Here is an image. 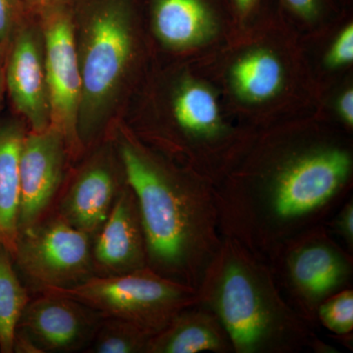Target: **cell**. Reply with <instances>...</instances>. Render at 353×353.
Returning <instances> with one entry per match:
<instances>
[{
  "label": "cell",
  "mask_w": 353,
  "mask_h": 353,
  "mask_svg": "<svg viewBox=\"0 0 353 353\" xmlns=\"http://www.w3.org/2000/svg\"><path fill=\"white\" fill-rule=\"evenodd\" d=\"M23 0H0V46L8 48L16 31L24 22Z\"/></svg>",
  "instance_id": "obj_23"
},
{
  "label": "cell",
  "mask_w": 353,
  "mask_h": 353,
  "mask_svg": "<svg viewBox=\"0 0 353 353\" xmlns=\"http://www.w3.org/2000/svg\"><path fill=\"white\" fill-rule=\"evenodd\" d=\"M236 9L241 14L250 12V9L254 6L256 0H234Z\"/></svg>",
  "instance_id": "obj_30"
},
{
  "label": "cell",
  "mask_w": 353,
  "mask_h": 353,
  "mask_svg": "<svg viewBox=\"0 0 353 353\" xmlns=\"http://www.w3.org/2000/svg\"><path fill=\"white\" fill-rule=\"evenodd\" d=\"M285 4L304 19L312 20L319 12L320 0H284Z\"/></svg>",
  "instance_id": "obj_25"
},
{
  "label": "cell",
  "mask_w": 353,
  "mask_h": 353,
  "mask_svg": "<svg viewBox=\"0 0 353 353\" xmlns=\"http://www.w3.org/2000/svg\"><path fill=\"white\" fill-rule=\"evenodd\" d=\"M323 226L348 252L353 254V199L347 201L336 209Z\"/></svg>",
  "instance_id": "obj_22"
},
{
  "label": "cell",
  "mask_w": 353,
  "mask_h": 353,
  "mask_svg": "<svg viewBox=\"0 0 353 353\" xmlns=\"http://www.w3.org/2000/svg\"><path fill=\"white\" fill-rule=\"evenodd\" d=\"M41 37L44 69L50 105V126L63 134L70 152L81 150L78 116L82 76L77 48L76 27L64 6L43 11Z\"/></svg>",
  "instance_id": "obj_8"
},
{
  "label": "cell",
  "mask_w": 353,
  "mask_h": 353,
  "mask_svg": "<svg viewBox=\"0 0 353 353\" xmlns=\"http://www.w3.org/2000/svg\"><path fill=\"white\" fill-rule=\"evenodd\" d=\"M130 0H90L76 34L82 76L78 116L80 145L99 136L112 108L134 52Z\"/></svg>",
  "instance_id": "obj_4"
},
{
  "label": "cell",
  "mask_w": 353,
  "mask_h": 353,
  "mask_svg": "<svg viewBox=\"0 0 353 353\" xmlns=\"http://www.w3.org/2000/svg\"><path fill=\"white\" fill-rule=\"evenodd\" d=\"M26 134L19 121H0V243L12 255L19 234V162Z\"/></svg>",
  "instance_id": "obj_17"
},
{
  "label": "cell",
  "mask_w": 353,
  "mask_h": 353,
  "mask_svg": "<svg viewBox=\"0 0 353 353\" xmlns=\"http://www.w3.org/2000/svg\"><path fill=\"white\" fill-rule=\"evenodd\" d=\"M339 112L341 119L347 125L352 127L353 125V90H347L343 92L339 99Z\"/></svg>",
  "instance_id": "obj_27"
},
{
  "label": "cell",
  "mask_w": 353,
  "mask_h": 353,
  "mask_svg": "<svg viewBox=\"0 0 353 353\" xmlns=\"http://www.w3.org/2000/svg\"><path fill=\"white\" fill-rule=\"evenodd\" d=\"M282 64L273 53L253 51L241 58L232 70V81L241 99L250 102L268 101L282 88Z\"/></svg>",
  "instance_id": "obj_18"
},
{
  "label": "cell",
  "mask_w": 353,
  "mask_h": 353,
  "mask_svg": "<svg viewBox=\"0 0 353 353\" xmlns=\"http://www.w3.org/2000/svg\"><path fill=\"white\" fill-rule=\"evenodd\" d=\"M115 145L138 201L148 268L197 290L223 240L213 183L165 163L126 134Z\"/></svg>",
  "instance_id": "obj_2"
},
{
  "label": "cell",
  "mask_w": 353,
  "mask_h": 353,
  "mask_svg": "<svg viewBox=\"0 0 353 353\" xmlns=\"http://www.w3.org/2000/svg\"><path fill=\"white\" fill-rule=\"evenodd\" d=\"M95 276L110 277L148 266V250L137 197L128 185L92 238Z\"/></svg>",
  "instance_id": "obj_13"
},
{
  "label": "cell",
  "mask_w": 353,
  "mask_h": 353,
  "mask_svg": "<svg viewBox=\"0 0 353 353\" xmlns=\"http://www.w3.org/2000/svg\"><path fill=\"white\" fill-rule=\"evenodd\" d=\"M92 245L88 234L51 211L18 234L14 265L32 296L74 289L95 276Z\"/></svg>",
  "instance_id": "obj_7"
},
{
  "label": "cell",
  "mask_w": 353,
  "mask_h": 353,
  "mask_svg": "<svg viewBox=\"0 0 353 353\" xmlns=\"http://www.w3.org/2000/svg\"><path fill=\"white\" fill-rule=\"evenodd\" d=\"M10 250L0 243V352L13 353V340L23 311L31 301Z\"/></svg>",
  "instance_id": "obj_19"
},
{
  "label": "cell",
  "mask_w": 353,
  "mask_h": 353,
  "mask_svg": "<svg viewBox=\"0 0 353 353\" xmlns=\"http://www.w3.org/2000/svg\"><path fill=\"white\" fill-rule=\"evenodd\" d=\"M197 294L222 323L234 353H299L319 339L287 303L269 264L234 239L223 236Z\"/></svg>",
  "instance_id": "obj_3"
},
{
  "label": "cell",
  "mask_w": 353,
  "mask_h": 353,
  "mask_svg": "<svg viewBox=\"0 0 353 353\" xmlns=\"http://www.w3.org/2000/svg\"><path fill=\"white\" fill-rule=\"evenodd\" d=\"M6 90L31 131H43L50 126L43 37L41 32L25 21L7 48Z\"/></svg>",
  "instance_id": "obj_12"
},
{
  "label": "cell",
  "mask_w": 353,
  "mask_h": 353,
  "mask_svg": "<svg viewBox=\"0 0 353 353\" xmlns=\"http://www.w3.org/2000/svg\"><path fill=\"white\" fill-rule=\"evenodd\" d=\"M13 353H41L36 343L24 332L16 329L13 340Z\"/></svg>",
  "instance_id": "obj_26"
},
{
  "label": "cell",
  "mask_w": 353,
  "mask_h": 353,
  "mask_svg": "<svg viewBox=\"0 0 353 353\" xmlns=\"http://www.w3.org/2000/svg\"><path fill=\"white\" fill-rule=\"evenodd\" d=\"M152 334L132 323L102 317L87 353H146Z\"/></svg>",
  "instance_id": "obj_20"
},
{
  "label": "cell",
  "mask_w": 353,
  "mask_h": 353,
  "mask_svg": "<svg viewBox=\"0 0 353 353\" xmlns=\"http://www.w3.org/2000/svg\"><path fill=\"white\" fill-rule=\"evenodd\" d=\"M153 29L172 48H188L208 41L216 22L203 0H153Z\"/></svg>",
  "instance_id": "obj_15"
},
{
  "label": "cell",
  "mask_w": 353,
  "mask_h": 353,
  "mask_svg": "<svg viewBox=\"0 0 353 353\" xmlns=\"http://www.w3.org/2000/svg\"><path fill=\"white\" fill-rule=\"evenodd\" d=\"M102 317L71 297L43 292L32 296L17 329L27 334L41 353L85 352Z\"/></svg>",
  "instance_id": "obj_11"
},
{
  "label": "cell",
  "mask_w": 353,
  "mask_h": 353,
  "mask_svg": "<svg viewBox=\"0 0 353 353\" xmlns=\"http://www.w3.org/2000/svg\"><path fill=\"white\" fill-rule=\"evenodd\" d=\"M353 60V27L352 25H348L339 34L338 38L328 55H327V65L332 68H338V67L345 66L352 63Z\"/></svg>",
  "instance_id": "obj_24"
},
{
  "label": "cell",
  "mask_w": 353,
  "mask_h": 353,
  "mask_svg": "<svg viewBox=\"0 0 353 353\" xmlns=\"http://www.w3.org/2000/svg\"><path fill=\"white\" fill-rule=\"evenodd\" d=\"M44 292L71 297L102 316L132 323L152 336L182 309L199 301L196 289L165 278L148 267L123 275L94 276L74 289Z\"/></svg>",
  "instance_id": "obj_6"
},
{
  "label": "cell",
  "mask_w": 353,
  "mask_h": 353,
  "mask_svg": "<svg viewBox=\"0 0 353 353\" xmlns=\"http://www.w3.org/2000/svg\"><path fill=\"white\" fill-rule=\"evenodd\" d=\"M7 48L0 46V103L6 92V60Z\"/></svg>",
  "instance_id": "obj_29"
},
{
  "label": "cell",
  "mask_w": 353,
  "mask_h": 353,
  "mask_svg": "<svg viewBox=\"0 0 353 353\" xmlns=\"http://www.w3.org/2000/svg\"><path fill=\"white\" fill-rule=\"evenodd\" d=\"M127 185L115 143L104 145L79 170L58 196L53 212L94 238Z\"/></svg>",
  "instance_id": "obj_9"
},
{
  "label": "cell",
  "mask_w": 353,
  "mask_h": 353,
  "mask_svg": "<svg viewBox=\"0 0 353 353\" xmlns=\"http://www.w3.org/2000/svg\"><path fill=\"white\" fill-rule=\"evenodd\" d=\"M318 325L332 334L341 336L353 331V289L347 288L328 297L317 310Z\"/></svg>",
  "instance_id": "obj_21"
},
{
  "label": "cell",
  "mask_w": 353,
  "mask_h": 353,
  "mask_svg": "<svg viewBox=\"0 0 353 353\" xmlns=\"http://www.w3.org/2000/svg\"><path fill=\"white\" fill-rule=\"evenodd\" d=\"M287 303L317 330V310L328 297L352 288L353 254L324 226L297 234L268 262Z\"/></svg>",
  "instance_id": "obj_5"
},
{
  "label": "cell",
  "mask_w": 353,
  "mask_h": 353,
  "mask_svg": "<svg viewBox=\"0 0 353 353\" xmlns=\"http://www.w3.org/2000/svg\"><path fill=\"white\" fill-rule=\"evenodd\" d=\"M62 0H23L26 8L32 9L43 13V11L61 4Z\"/></svg>",
  "instance_id": "obj_28"
},
{
  "label": "cell",
  "mask_w": 353,
  "mask_h": 353,
  "mask_svg": "<svg viewBox=\"0 0 353 353\" xmlns=\"http://www.w3.org/2000/svg\"><path fill=\"white\" fill-rule=\"evenodd\" d=\"M69 152L57 128L26 134L19 162V233L52 211L63 185Z\"/></svg>",
  "instance_id": "obj_10"
},
{
  "label": "cell",
  "mask_w": 353,
  "mask_h": 353,
  "mask_svg": "<svg viewBox=\"0 0 353 353\" xmlns=\"http://www.w3.org/2000/svg\"><path fill=\"white\" fill-rule=\"evenodd\" d=\"M234 353L229 334L217 316L199 303L176 313L150 338L146 353Z\"/></svg>",
  "instance_id": "obj_14"
},
{
  "label": "cell",
  "mask_w": 353,
  "mask_h": 353,
  "mask_svg": "<svg viewBox=\"0 0 353 353\" xmlns=\"http://www.w3.org/2000/svg\"><path fill=\"white\" fill-rule=\"evenodd\" d=\"M174 118L188 148L211 150L227 139L219 108L210 90L196 83L183 85L174 99Z\"/></svg>",
  "instance_id": "obj_16"
},
{
  "label": "cell",
  "mask_w": 353,
  "mask_h": 353,
  "mask_svg": "<svg viewBox=\"0 0 353 353\" xmlns=\"http://www.w3.org/2000/svg\"><path fill=\"white\" fill-rule=\"evenodd\" d=\"M213 182L221 234L268 263L297 234L323 226L352 196L353 157L338 141L284 148Z\"/></svg>",
  "instance_id": "obj_1"
}]
</instances>
